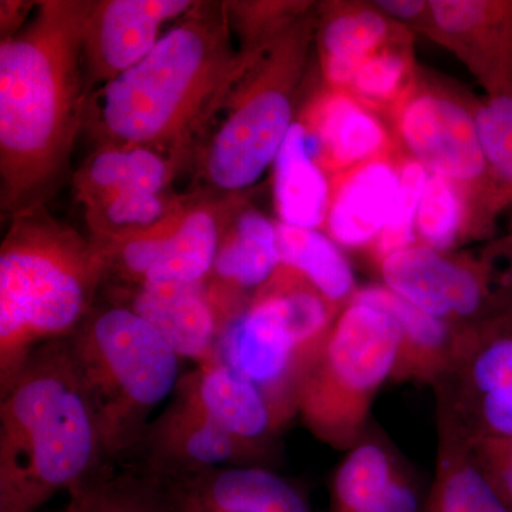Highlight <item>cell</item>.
Listing matches in <instances>:
<instances>
[{
	"label": "cell",
	"mask_w": 512,
	"mask_h": 512,
	"mask_svg": "<svg viewBox=\"0 0 512 512\" xmlns=\"http://www.w3.org/2000/svg\"><path fill=\"white\" fill-rule=\"evenodd\" d=\"M192 8L187 0L93 2L84 35V70L89 84L109 83L156 47L168 20Z\"/></svg>",
	"instance_id": "obj_13"
},
{
	"label": "cell",
	"mask_w": 512,
	"mask_h": 512,
	"mask_svg": "<svg viewBox=\"0 0 512 512\" xmlns=\"http://www.w3.org/2000/svg\"><path fill=\"white\" fill-rule=\"evenodd\" d=\"M339 313L301 274L281 265L228 320L215 360L264 394L282 429L298 416L303 383Z\"/></svg>",
	"instance_id": "obj_6"
},
{
	"label": "cell",
	"mask_w": 512,
	"mask_h": 512,
	"mask_svg": "<svg viewBox=\"0 0 512 512\" xmlns=\"http://www.w3.org/2000/svg\"><path fill=\"white\" fill-rule=\"evenodd\" d=\"M301 123L330 177L400 150L389 121L345 90L325 87L308 104Z\"/></svg>",
	"instance_id": "obj_15"
},
{
	"label": "cell",
	"mask_w": 512,
	"mask_h": 512,
	"mask_svg": "<svg viewBox=\"0 0 512 512\" xmlns=\"http://www.w3.org/2000/svg\"><path fill=\"white\" fill-rule=\"evenodd\" d=\"M412 30L403 29L360 62L348 92L389 121L419 82Z\"/></svg>",
	"instance_id": "obj_29"
},
{
	"label": "cell",
	"mask_w": 512,
	"mask_h": 512,
	"mask_svg": "<svg viewBox=\"0 0 512 512\" xmlns=\"http://www.w3.org/2000/svg\"><path fill=\"white\" fill-rule=\"evenodd\" d=\"M426 512H512L471 456L466 434L440 414L436 471Z\"/></svg>",
	"instance_id": "obj_25"
},
{
	"label": "cell",
	"mask_w": 512,
	"mask_h": 512,
	"mask_svg": "<svg viewBox=\"0 0 512 512\" xmlns=\"http://www.w3.org/2000/svg\"><path fill=\"white\" fill-rule=\"evenodd\" d=\"M281 265L276 222L251 208L239 212L221 239L215 274L235 288L259 289Z\"/></svg>",
	"instance_id": "obj_28"
},
{
	"label": "cell",
	"mask_w": 512,
	"mask_h": 512,
	"mask_svg": "<svg viewBox=\"0 0 512 512\" xmlns=\"http://www.w3.org/2000/svg\"><path fill=\"white\" fill-rule=\"evenodd\" d=\"M421 35L453 53L485 97L512 96V0H430Z\"/></svg>",
	"instance_id": "obj_12"
},
{
	"label": "cell",
	"mask_w": 512,
	"mask_h": 512,
	"mask_svg": "<svg viewBox=\"0 0 512 512\" xmlns=\"http://www.w3.org/2000/svg\"><path fill=\"white\" fill-rule=\"evenodd\" d=\"M104 463L69 343H47L2 392L0 512H37Z\"/></svg>",
	"instance_id": "obj_2"
},
{
	"label": "cell",
	"mask_w": 512,
	"mask_h": 512,
	"mask_svg": "<svg viewBox=\"0 0 512 512\" xmlns=\"http://www.w3.org/2000/svg\"><path fill=\"white\" fill-rule=\"evenodd\" d=\"M276 231L282 265L301 274L333 305L345 308L359 288L342 248L320 229L278 221Z\"/></svg>",
	"instance_id": "obj_27"
},
{
	"label": "cell",
	"mask_w": 512,
	"mask_h": 512,
	"mask_svg": "<svg viewBox=\"0 0 512 512\" xmlns=\"http://www.w3.org/2000/svg\"><path fill=\"white\" fill-rule=\"evenodd\" d=\"M468 446L485 478L512 507V436L468 437Z\"/></svg>",
	"instance_id": "obj_35"
},
{
	"label": "cell",
	"mask_w": 512,
	"mask_h": 512,
	"mask_svg": "<svg viewBox=\"0 0 512 512\" xmlns=\"http://www.w3.org/2000/svg\"><path fill=\"white\" fill-rule=\"evenodd\" d=\"M221 225L211 205L175 208L156 224L100 241L107 266L140 285L198 284L211 269L221 244Z\"/></svg>",
	"instance_id": "obj_11"
},
{
	"label": "cell",
	"mask_w": 512,
	"mask_h": 512,
	"mask_svg": "<svg viewBox=\"0 0 512 512\" xmlns=\"http://www.w3.org/2000/svg\"><path fill=\"white\" fill-rule=\"evenodd\" d=\"M434 390L447 413L512 392V311L461 330L450 369Z\"/></svg>",
	"instance_id": "obj_19"
},
{
	"label": "cell",
	"mask_w": 512,
	"mask_h": 512,
	"mask_svg": "<svg viewBox=\"0 0 512 512\" xmlns=\"http://www.w3.org/2000/svg\"><path fill=\"white\" fill-rule=\"evenodd\" d=\"M93 2L47 0L0 43V198L32 211L73 146L86 97L84 35Z\"/></svg>",
	"instance_id": "obj_1"
},
{
	"label": "cell",
	"mask_w": 512,
	"mask_h": 512,
	"mask_svg": "<svg viewBox=\"0 0 512 512\" xmlns=\"http://www.w3.org/2000/svg\"><path fill=\"white\" fill-rule=\"evenodd\" d=\"M403 153L366 161L332 177V197L323 231L340 248L372 249L392 215Z\"/></svg>",
	"instance_id": "obj_18"
},
{
	"label": "cell",
	"mask_w": 512,
	"mask_h": 512,
	"mask_svg": "<svg viewBox=\"0 0 512 512\" xmlns=\"http://www.w3.org/2000/svg\"><path fill=\"white\" fill-rule=\"evenodd\" d=\"M254 52H234L228 16L168 30L141 62L103 89L101 120L121 146H177L220 106Z\"/></svg>",
	"instance_id": "obj_3"
},
{
	"label": "cell",
	"mask_w": 512,
	"mask_h": 512,
	"mask_svg": "<svg viewBox=\"0 0 512 512\" xmlns=\"http://www.w3.org/2000/svg\"><path fill=\"white\" fill-rule=\"evenodd\" d=\"M143 443L147 446L148 473L158 477L237 466L262 451V447L222 429L180 392L167 412L148 426Z\"/></svg>",
	"instance_id": "obj_14"
},
{
	"label": "cell",
	"mask_w": 512,
	"mask_h": 512,
	"mask_svg": "<svg viewBox=\"0 0 512 512\" xmlns=\"http://www.w3.org/2000/svg\"><path fill=\"white\" fill-rule=\"evenodd\" d=\"M133 311L147 320L180 357L211 362L217 357V312L198 284L140 285Z\"/></svg>",
	"instance_id": "obj_23"
},
{
	"label": "cell",
	"mask_w": 512,
	"mask_h": 512,
	"mask_svg": "<svg viewBox=\"0 0 512 512\" xmlns=\"http://www.w3.org/2000/svg\"><path fill=\"white\" fill-rule=\"evenodd\" d=\"M399 343L389 312L357 299L343 308L299 397L298 416L313 437L348 451L365 436L377 393L392 379Z\"/></svg>",
	"instance_id": "obj_8"
},
{
	"label": "cell",
	"mask_w": 512,
	"mask_h": 512,
	"mask_svg": "<svg viewBox=\"0 0 512 512\" xmlns=\"http://www.w3.org/2000/svg\"><path fill=\"white\" fill-rule=\"evenodd\" d=\"M178 392L222 429L254 446L262 447L281 429L264 394L220 360L201 363L194 375L181 380Z\"/></svg>",
	"instance_id": "obj_22"
},
{
	"label": "cell",
	"mask_w": 512,
	"mask_h": 512,
	"mask_svg": "<svg viewBox=\"0 0 512 512\" xmlns=\"http://www.w3.org/2000/svg\"><path fill=\"white\" fill-rule=\"evenodd\" d=\"M429 171L413 158L404 156L400 165V183L390 220L370 249L376 265L387 256L417 244L416 222L421 194Z\"/></svg>",
	"instance_id": "obj_32"
},
{
	"label": "cell",
	"mask_w": 512,
	"mask_h": 512,
	"mask_svg": "<svg viewBox=\"0 0 512 512\" xmlns=\"http://www.w3.org/2000/svg\"><path fill=\"white\" fill-rule=\"evenodd\" d=\"M387 18L404 28L423 32L430 19V2L427 0H379L375 2Z\"/></svg>",
	"instance_id": "obj_36"
},
{
	"label": "cell",
	"mask_w": 512,
	"mask_h": 512,
	"mask_svg": "<svg viewBox=\"0 0 512 512\" xmlns=\"http://www.w3.org/2000/svg\"><path fill=\"white\" fill-rule=\"evenodd\" d=\"M106 269L96 244L23 212L0 248V393L37 349L82 325Z\"/></svg>",
	"instance_id": "obj_4"
},
{
	"label": "cell",
	"mask_w": 512,
	"mask_h": 512,
	"mask_svg": "<svg viewBox=\"0 0 512 512\" xmlns=\"http://www.w3.org/2000/svg\"><path fill=\"white\" fill-rule=\"evenodd\" d=\"M170 177L167 161L147 147L119 146L100 151L79 177L87 201L120 192L161 194ZM84 200V201H86Z\"/></svg>",
	"instance_id": "obj_30"
},
{
	"label": "cell",
	"mask_w": 512,
	"mask_h": 512,
	"mask_svg": "<svg viewBox=\"0 0 512 512\" xmlns=\"http://www.w3.org/2000/svg\"><path fill=\"white\" fill-rule=\"evenodd\" d=\"M63 512H175L160 477L111 473L103 466L69 491Z\"/></svg>",
	"instance_id": "obj_31"
},
{
	"label": "cell",
	"mask_w": 512,
	"mask_h": 512,
	"mask_svg": "<svg viewBox=\"0 0 512 512\" xmlns=\"http://www.w3.org/2000/svg\"><path fill=\"white\" fill-rule=\"evenodd\" d=\"M274 194L279 222L323 231L332 197V177L316 160L301 121L292 124L275 158Z\"/></svg>",
	"instance_id": "obj_24"
},
{
	"label": "cell",
	"mask_w": 512,
	"mask_h": 512,
	"mask_svg": "<svg viewBox=\"0 0 512 512\" xmlns=\"http://www.w3.org/2000/svg\"><path fill=\"white\" fill-rule=\"evenodd\" d=\"M312 9L252 53L222 100L227 110L204 158L212 187L247 190L275 163L293 124V101L315 39L318 15Z\"/></svg>",
	"instance_id": "obj_7"
},
{
	"label": "cell",
	"mask_w": 512,
	"mask_h": 512,
	"mask_svg": "<svg viewBox=\"0 0 512 512\" xmlns=\"http://www.w3.org/2000/svg\"><path fill=\"white\" fill-rule=\"evenodd\" d=\"M403 29L375 2L325 3L318 13L316 40L326 87L348 92L360 62Z\"/></svg>",
	"instance_id": "obj_21"
},
{
	"label": "cell",
	"mask_w": 512,
	"mask_h": 512,
	"mask_svg": "<svg viewBox=\"0 0 512 512\" xmlns=\"http://www.w3.org/2000/svg\"><path fill=\"white\" fill-rule=\"evenodd\" d=\"M377 268L387 288L460 328L512 311V237L481 254L416 244L387 256Z\"/></svg>",
	"instance_id": "obj_9"
},
{
	"label": "cell",
	"mask_w": 512,
	"mask_h": 512,
	"mask_svg": "<svg viewBox=\"0 0 512 512\" xmlns=\"http://www.w3.org/2000/svg\"><path fill=\"white\" fill-rule=\"evenodd\" d=\"M160 478L175 512H311L295 485L264 467H214Z\"/></svg>",
	"instance_id": "obj_16"
},
{
	"label": "cell",
	"mask_w": 512,
	"mask_h": 512,
	"mask_svg": "<svg viewBox=\"0 0 512 512\" xmlns=\"http://www.w3.org/2000/svg\"><path fill=\"white\" fill-rule=\"evenodd\" d=\"M477 101H470L420 74L389 124L397 147L430 174L456 181L480 202L491 217L508 210L498 190L478 131Z\"/></svg>",
	"instance_id": "obj_10"
},
{
	"label": "cell",
	"mask_w": 512,
	"mask_h": 512,
	"mask_svg": "<svg viewBox=\"0 0 512 512\" xmlns=\"http://www.w3.org/2000/svg\"><path fill=\"white\" fill-rule=\"evenodd\" d=\"M468 437L512 436V392L484 397L458 413L439 410Z\"/></svg>",
	"instance_id": "obj_34"
},
{
	"label": "cell",
	"mask_w": 512,
	"mask_h": 512,
	"mask_svg": "<svg viewBox=\"0 0 512 512\" xmlns=\"http://www.w3.org/2000/svg\"><path fill=\"white\" fill-rule=\"evenodd\" d=\"M476 119L491 175L512 211V96L477 101Z\"/></svg>",
	"instance_id": "obj_33"
},
{
	"label": "cell",
	"mask_w": 512,
	"mask_h": 512,
	"mask_svg": "<svg viewBox=\"0 0 512 512\" xmlns=\"http://www.w3.org/2000/svg\"><path fill=\"white\" fill-rule=\"evenodd\" d=\"M353 299L379 306L399 325V352L390 382L436 389L450 369L463 328L421 311L383 284L363 286Z\"/></svg>",
	"instance_id": "obj_20"
},
{
	"label": "cell",
	"mask_w": 512,
	"mask_h": 512,
	"mask_svg": "<svg viewBox=\"0 0 512 512\" xmlns=\"http://www.w3.org/2000/svg\"><path fill=\"white\" fill-rule=\"evenodd\" d=\"M67 339L109 463L143 443L151 414L177 389L181 357L126 306L84 320Z\"/></svg>",
	"instance_id": "obj_5"
},
{
	"label": "cell",
	"mask_w": 512,
	"mask_h": 512,
	"mask_svg": "<svg viewBox=\"0 0 512 512\" xmlns=\"http://www.w3.org/2000/svg\"><path fill=\"white\" fill-rule=\"evenodd\" d=\"M424 491L383 440L363 436L330 483V512H426Z\"/></svg>",
	"instance_id": "obj_17"
},
{
	"label": "cell",
	"mask_w": 512,
	"mask_h": 512,
	"mask_svg": "<svg viewBox=\"0 0 512 512\" xmlns=\"http://www.w3.org/2000/svg\"><path fill=\"white\" fill-rule=\"evenodd\" d=\"M494 218L470 191L439 174L427 175L417 214V244L451 252L463 242L483 238Z\"/></svg>",
	"instance_id": "obj_26"
}]
</instances>
